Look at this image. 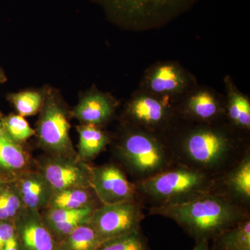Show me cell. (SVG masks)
<instances>
[{
  "label": "cell",
  "mask_w": 250,
  "mask_h": 250,
  "mask_svg": "<svg viewBox=\"0 0 250 250\" xmlns=\"http://www.w3.org/2000/svg\"><path fill=\"white\" fill-rule=\"evenodd\" d=\"M176 164L220 177L250 149L248 135L225 118L212 123H194L179 118L168 136Z\"/></svg>",
  "instance_id": "obj_1"
},
{
  "label": "cell",
  "mask_w": 250,
  "mask_h": 250,
  "mask_svg": "<svg viewBox=\"0 0 250 250\" xmlns=\"http://www.w3.org/2000/svg\"><path fill=\"white\" fill-rule=\"evenodd\" d=\"M149 213L174 220L195 243L211 241L220 233L250 218L248 208L215 190L180 203L151 207Z\"/></svg>",
  "instance_id": "obj_2"
},
{
  "label": "cell",
  "mask_w": 250,
  "mask_h": 250,
  "mask_svg": "<svg viewBox=\"0 0 250 250\" xmlns=\"http://www.w3.org/2000/svg\"><path fill=\"white\" fill-rule=\"evenodd\" d=\"M124 128L116 143V155L136 182L177 164L166 136L128 125Z\"/></svg>",
  "instance_id": "obj_3"
},
{
  "label": "cell",
  "mask_w": 250,
  "mask_h": 250,
  "mask_svg": "<svg viewBox=\"0 0 250 250\" xmlns=\"http://www.w3.org/2000/svg\"><path fill=\"white\" fill-rule=\"evenodd\" d=\"M219 177L176 164L152 177L134 183L137 197L151 207L173 205L213 191Z\"/></svg>",
  "instance_id": "obj_4"
},
{
  "label": "cell",
  "mask_w": 250,
  "mask_h": 250,
  "mask_svg": "<svg viewBox=\"0 0 250 250\" xmlns=\"http://www.w3.org/2000/svg\"><path fill=\"white\" fill-rule=\"evenodd\" d=\"M113 22L135 30L165 25L191 9L197 0H94Z\"/></svg>",
  "instance_id": "obj_5"
},
{
  "label": "cell",
  "mask_w": 250,
  "mask_h": 250,
  "mask_svg": "<svg viewBox=\"0 0 250 250\" xmlns=\"http://www.w3.org/2000/svg\"><path fill=\"white\" fill-rule=\"evenodd\" d=\"M126 125L167 137L179 121L175 105L139 90L125 110Z\"/></svg>",
  "instance_id": "obj_6"
},
{
  "label": "cell",
  "mask_w": 250,
  "mask_h": 250,
  "mask_svg": "<svg viewBox=\"0 0 250 250\" xmlns=\"http://www.w3.org/2000/svg\"><path fill=\"white\" fill-rule=\"evenodd\" d=\"M197 85L193 75L174 62H161L145 72L139 89L177 106L186 94Z\"/></svg>",
  "instance_id": "obj_7"
},
{
  "label": "cell",
  "mask_w": 250,
  "mask_h": 250,
  "mask_svg": "<svg viewBox=\"0 0 250 250\" xmlns=\"http://www.w3.org/2000/svg\"><path fill=\"white\" fill-rule=\"evenodd\" d=\"M144 218L141 203L129 200L101 205L93 210L88 223L103 243L140 229Z\"/></svg>",
  "instance_id": "obj_8"
},
{
  "label": "cell",
  "mask_w": 250,
  "mask_h": 250,
  "mask_svg": "<svg viewBox=\"0 0 250 250\" xmlns=\"http://www.w3.org/2000/svg\"><path fill=\"white\" fill-rule=\"evenodd\" d=\"M70 125L60 104L49 98L44 104L37 127L39 142L52 156H73Z\"/></svg>",
  "instance_id": "obj_9"
},
{
  "label": "cell",
  "mask_w": 250,
  "mask_h": 250,
  "mask_svg": "<svg viewBox=\"0 0 250 250\" xmlns=\"http://www.w3.org/2000/svg\"><path fill=\"white\" fill-rule=\"evenodd\" d=\"M182 119L194 123H212L226 118L225 97L215 90L197 85L177 103Z\"/></svg>",
  "instance_id": "obj_10"
},
{
  "label": "cell",
  "mask_w": 250,
  "mask_h": 250,
  "mask_svg": "<svg viewBox=\"0 0 250 250\" xmlns=\"http://www.w3.org/2000/svg\"><path fill=\"white\" fill-rule=\"evenodd\" d=\"M90 183L101 205L138 200L134 184L115 164L91 167Z\"/></svg>",
  "instance_id": "obj_11"
},
{
  "label": "cell",
  "mask_w": 250,
  "mask_h": 250,
  "mask_svg": "<svg viewBox=\"0 0 250 250\" xmlns=\"http://www.w3.org/2000/svg\"><path fill=\"white\" fill-rule=\"evenodd\" d=\"M90 168L80 158L52 156L42 163L41 173L55 193L73 188L91 187Z\"/></svg>",
  "instance_id": "obj_12"
},
{
  "label": "cell",
  "mask_w": 250,
  "mask_h": 250,
  "mask_svg": "<svg viewBox=\"0 0 250 250\" xmlns=\"http://www.w3.org/2000/svg\"><path fill=\"white\" fill-rule=\"evenodd\" d=\"M14 225L21 250H57V241L39 211L24 207Z\"/></svg>",
  "instance_id": "obj_13"
},
{
  "label": "cell",
  "mask_w": 250,
  "mask_h": 250,
  "mask_svg": "<svg viewBox=\"0 0 250 250\" xmlns=\"http://www.w3.org/2000/svg\"><path fill=\"white\" fill-rule=\"evenodd\" d=\"M215 190L249 209L250 149L234 166L218 177Z\"/></svg>",
  "instance_id": "obj_14"
},
{
  "label": "cell",
  "mask_w": 250,
  "mask_h": 250,
  "mask_svg": "<svg viewBox=\"0 0 250 250\" xmlns=\"http://www.w3.org/2000/svg\"><path fill=\"white\" fill-rule=\"evenodd\" d=\"M16 188L24 208L36 211L47 208L54 194L41 172L22 174Z\"/></svg>",
  "instance_id": "obj_15"
},
{
  "label": "cell",
  "mask_w": 250,
  "mask_h": 250,
  "mask_svg": "<svg viewBox=\"0 0 250 250\" xmlns=\"http://www.w3.org/2000/svg\"><path fill=\"white\" fill-rule=\"evenodd\" d=\"M95 208L81 209H62L47 208L42 215V220L57 244L75 229L89 223Z\"/></svg>",
  "instance_id": "obj_16"
},
{
  "label": "cell",
  "mask_w": 250,
  "mask_h": 250,
  "mask_svg": "<svg viewBox=\"0 0 250 250\" xmlns=\"http://www.w3.org/2000/svg\"><path fill=\"white\" fill-rule=\"evenodd\" d=\"M114 100L106 94L94 92L85 95L73 111V115L84 125L102 126L113 117Z\"/></svg>",
  "instance_id": "obj_17"
},
{
  "label": "cell",
  "mask_w": 250,
  "mask_h": 250,
  "mask_svg": "<svg viewBox=\"0 0 250 250\" xmlns=\"http://www.w3.org/2000/svg\"><path fill=\"white\" fill-rule=\"evenodd\" d=\"M226 118L238 131L246 135L250 131V100L237 88L231 77H225Z\"/></svg>",
  "instance_id": "obj_18"
},
{
  "label": "cell",
  "mask_w": 250,
  "mask_h": 250,
  "mask_svg": "<svg viewBox=\"0 0 250 250\" xmlns=\"http://www.w3.org/2000/svg\"><path fill=\"white\" fill-rule=\"evenodd\" d=\"M98 197L91 187L73 188L55 192L47 208L81 209L98 208Z\"/></svg>",
  "instance_id": "obj_19"
},
{
  "label": "cell",
  "mask_w": 250,
  "mask_h": 250,
  "mask_svg": "<svg viewBox=\"0 0 250 250\" xmlns=\"http://www.w3.org/2000/svg\"><path fill=\"white\" fill-rule=\"evenodd\" d=\"M77 130L80 135L78 156L85 162L98 156L110 142L109 136L96 125L83 124Z\"/></svg>",
  "instance_id": "obj_20"
},
{
  "label": "cell",
  "mask_w": 250,
  "mask_h": 250,
  "mask_svg": "<svg viewBox=\"0 0 250 250\" xmlns=\"http://www.w3.org/2000/svg\"><path fill=\"white\" fill-rule=\"evenodd\" d=\"M211 241L213 250H250V218L220 233Z\"/></svg>",
  "instance_id": "obj_21"
},
{
  "label": "cell",
  "mask_w": 250,
  "mask_h": 250,
  "mask_svg": "<svg viewBox=\"0 0 250 250\" xmlns=\"http://www.w3.org/2000/svg\"><path fill=\"white\" fill-rule=\"evenodd\" d=\"M89 223L80 225L57 244V250H95L101 244Z\"/></svg>",
  "instance_id": "obj_22"
},
{
  "label": "cell",
  "mask_w": 250,
  "mask_h": 250,
  "mask_svg": "<svg viewBox=\"0 0 250 250\" xmlns=\"http://www.w3.org/2000/svg\"><path fill=\"white\" fill-rule=\"evenodd\" d=\"M27 164V156L22 148L7 134L0 136V170L17 172Z\"/></svg>",
  "instance_id": "obj_23"
},
{
  "label": "cell",
  "mask_w": 250,
  "mask_h": 250,
  "mask_svg": "<svg viewBox=\"0 0 250 250\" xmlns=\"http://www.w3.org/2000/svg\"><path fill=\"white\" fill-rule=\"evenodd\" d=\"M95 250H151L141 229L102 243Z\"/></svg>",
  "instance_id": "obj_24"
},
{
  "label": "cell",
  "mask_w": 250,
  "mask_h": 250,
  "mask_svg": "<svg viewBox=\"0 0 250 250\" xmlns=\"http://www.w3.org/2000/svg\"><path fill=\"white\" fill-rule=\"evenodd\" d=\"M24 207L17 188H6L0 191V220L14 223Z\"/></svg>",
  "instance_id": "obj_25"
},
{
  "label": "cell",
  "mask_w": 250,
  "mask_h": 250,
  "mask_svg": "<svg viewBox=\"0 0 250 250\" xmlns=\"http://www.w3.org/2000/svg\"><path fill=\"white\" fill-rule=\"evenodd\" d=\"M9 99L18 114L22 117L36 114L40 110L43 101L41 93L31 90L11 94Z\"/></svg>",
  "instance_id": "obj_26"
},
{
  "label": "cell",
  "mask_w": 250,
  "mask_h": 250,
  "mask_svg": "<svg viewBox=\"0 0 250 250\" xmlns=\"http://www.w3.org/2000/svg\"><path fill=\"white\" fill-rule=\"evenodd\" d=\"M2 124L5 133L16 143L26 141L35 134L24 117L19 114L6 117L3 120Z\"/></svg>",
  "instance_id": "obj_27"
},
{
  "label": "cell",
  "mask_w": 250,
  "mask_h": 250,
  "mask_svg": "<svg viewBox=\"0 0 250 250\" xmlns=\"http://www.w3.org/2000/svg\"><path fill=\"white\" fill-rule=\"evenodd\" d=\"M16 233L14 223L0 220V250H2L5 243Z\"/></svg>",
  "instance_id": "obj_28"
},
{
  "label": "cell",
  "mask_w": 250,
  "mask_h": 250,
  "mask_svg": "<svg viewBox=\"0 0 250 250\" xmlns=\"http://www.w3.org/2000/svg\"><path fill=\"white\" fill-rule=\"evenodd\" d=\"M2 250H21L19 240L16 232L6 241Z\"/></svg>",
  "instance_id": "obj_29"
},
{
  "label": "cell",
  "mask_w": 250,
  "mask_h": 250,
  "mask_svg": "<svg viewBox=\"0 0 250 250\" xmlns=\"http://www.w3.org/2000/svg\"><path fill=\"white\" fill-rule=\"evenodd\" d=\"M192 250H213L209 246V242L202 241L196 243V245Z\"/></svg>",
  "instance_id": "obj_30"
},
{
  "label": "cell",
  "mask_w": 250,
  "mask_h": 250,
  "mask_svg": "<svg viewBox=\"0 0 250 250\" xmlns=\"http://www.w3.org/2000/svg\"><path fill=\"white\" fill-rule=\"evenodd\" d=\"M5 134H6V133H5L4 126H3L2 122L0 121V136Z\"/></svg>",
  "instance_id": "obj_31"
},
{
  "label": "cell",
  "mask_w": 250,
  "mask_h": 250,
  "mask_svg": "<svg viewBox=\"0 0 250 250\" xmlns=\"http://www.w3.org/2000/svg\"><path fill=\"white\" fill-rule=\"evenodd\" d=\"M4 76H3L2 72H1V70H0V82L2 80V79H4Z\"/></svg>",
  "instance_id": "obj_32"
},
{
  "label": "cell",
  "mask_w": 250,
  "mask_h": 250,
  "mask_svg": "<svg viewBox=\"0 0 250 250\" xmlns=\"http://www.w3.org/2000/svg\"><path fill=\"white\" fill-rule=\"evenodd\" d=\"M0 188H1V182H0Z\"/></svg>",
  "instance_id": "obj_33"
}]
</instances>
